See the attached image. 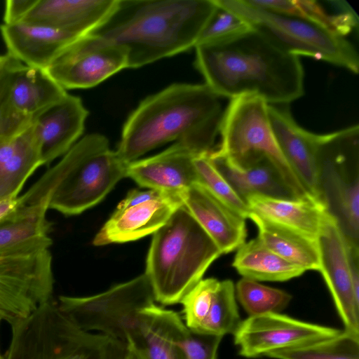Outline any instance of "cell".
<instances>
[{"label":"cell","mask_w":359,"mask_h":359,"mask_svg":"<svg viewBox=\"0 0 359 359\" xmlns=\"http://www.w3.org/2000/svg\"><path fill=\"white\" fill-rule=\"evenodd\" d=\"M116 3L117 0H36L21 22L81 36L102 25Z\"/></svg>","instance_id":"ffe728a7"},{"label":"cell","mask_w":359,"mask_h":359,"mask_svg":"<svg viewBox=\"0 0 359 359\" xmlns=\"http://www.w3.org/2000/svg\"><path fill=\"white\" fill-rule=\"evenodd\" d=\"M128 68L125 50L93 34L68 44L46 69L65 90L89 88Z\"/></svg>","instance_id":"7c38bea8"},{"label":"cell","mask_w":359,"mask_h":359,"mask_svg":"<svg viewBox=\"0 0 359 359\" xmlns=\"http://www.w3.org/2000/svg\"><path fill=\"white\" fill-rule=\"evenodd\" d=\"M182 205L180 194L166 193L132 207L116 209L95 235L93 244L126 243L154 234Z\"/></svg>","instance_id":"ac0fdd59"},{"label":"cell","mask_w":359,"mask_h":359,"mask_svg":"<svg viewBox=\"0 0 359 359\" xmlns=\"http://www.w3.org/2000/svg\"><path fill=\"white\" fill-rule=\"evenodd\" d=\"M186 328L178 313L154 304L144 311L127 345L142 359H181L177 340Z\"/></svg>","instance_id":"cb8c5ba5"},{"label":"cell","mask_w":359,"mask_h":359,"mask_svg":"<svg viewBox=\"0 0 359 359\" xmlns=\"http://www.w3.org/2000/svg\"><path fill=\"white\" fill-rule=\"evenodd\" d=\"M88 115L80 97L67 93L32 118L43 165L65 155L77 142Z\"/></svg>","instance_id":"e0dca14e"},{"label":"cell","mask_w":359,"mask_h":359,"mask_svg":"<svg viewBox=\"0 0 359 359\" xmlns=\"http://www.w3.org/2000/svg\"><path fill=\"white\" fill-rule=\"evenodd\" d=\"M236 299L233 283L219 281L209 313L197 332L222 337L233 334L241 322Z\"/></svg>","instance_id":"1f68e13d"},{"label":"cell","mask_w":359,"mask_h":359,"mask_svg":"<svg viewBox=\"0 0 359 359\" xmlns=\"http://www.w3.org/2000/svg\"><path fill=\"white\" fill-rule=\"evenodd\" d=\"M154 302L151 285L144 273L95 295L60 296L56 303L80 329L98 331L127 344L139 328L144 311Z\"/></svg>","instance_id":"30bf717a"},{"label":"cell","mask_w":359,"mask_h":359,"mask_svg":"<svg viewBox=\"0 0 359 359\" xmlns=\"http://www.w3.org/2000/svg\"><path fill=\"white\" fill-rule=\"evenodd\" d=\"M220 250L182 205L152 237L144 274L155 301L163 305L180 303L201 280Z\"/></svg>","instance_id":"5b68a950"},{"label":"cell","mask_w":359,"mask_h":359,"mask_svg":"<svg viewBox=\"0 0 359 359\" xmlns=\"http://www.w3.org/2000/svg\"><path fill=\"white\" fill-rule=\"evenodd\" d=\"M320 201L344 239L359 243V127L321 135L318 152Z\"/></svg>","instance_id":"ba28073f"},{"label":"cell","mask_w":359,"mask_h":359,"mask_svg":"<svg viewBox=\"0 0 359 359\" xmlns=\"http://www.w3.org/2000/svg\"><path fill=\"white\" fill-rule=\"evenodd\" d=\"M126 359H142V358L133 348H131L130 347H129L128 346V352H127Z\"/></svg>","instance_id":"b9f144b4"},{"label":"cell","mask_w":359,"mask_h":359,"mask_svg":"<svg viewBox=\"0 0 359 359\" xmlns=\"http://www.w3.org/2000/svg\"><path fill=\"white\" fill-rule=\"evenodd\" d=\"M295 17L311 21L331 33L344 37L358 27V18L345 1H330L331 10L316 0H294Z\"/></svg>","instance_id":"4dcf8cb0"},{"label":"cell","mask_w":359,"mask_h":359,"mask_svg":"<svg viewBox=\"0 0 359 359\" xmlns=\"http://www.w3.org/2000/svg\"><path fill=\"white\" fill-rule=\"evenodd\" d=\"M1 320H3V319L0 316V322H1ZM0 359H5V358L1 354V353H0Z\"/></svg>","instance_id":"ee69618b"},{"label":"cell","mask_w":359,"mask_h":359,"mask_svg":"<svg viewBox=\"0 0 359 359\" xmlns=\"http://www.w3.org/2000/svg\"><path fill=\"white\" fill-rule=\"evenodd\" d=\"M195 48L196 67L220 97L255 95L269 104L287 105L304 94V70L298 56L252 28L227 41Z\"/></svg>","instance_id":"6da1fadb"},{"label":"cell","mask_w":359,"mask_h":359,"mask_svg":"<svg viewBox=\"0 0 359 359\" xmlns=\"http://www.w3.org/2000/svg\"><path fill=\"white\" fill-rule=\"evenodd\" d=\"M164 192L154 189H133L130 191L126 198L117 205V210H123L129 207L138 205L142 203L158 198L163 195Z\"/></svg>","instance_id":"ab89813d"},{"label":"cell","mask_w":359,"mask_h":359,"mask_svg":"<svg viewBox=\"0 0 359 359\" xmlns=\"http://www.w3.org/2000/svg\"><path fill=\"white\" fill-rule=\"evenodd\" d=\"M67 94L45 69L19 62L11 85V97L15 109L32 118L60 101Z\"/></svg>","instance_id":"4316f807"},{"label":"cell","mask_w":359,"mask_h":359,"mask_svg":"<svg viewBox=\"0 0 359 359\" xmlns=\"http://www.w3.org/2000/svg\"><path fill=\"white\" fill-rule=\"evenodd\" d=\"M268 104L255 95L231 99L220 128L222 142L213 152L241 168L267 158L278 170L294 198H314L290 166L275 139Z\"/></svg>","instance_id":"52a82bcc"},{"label":"cell","mask_w":359,"mask_h":359,"mask_svg":"<svg viewBox=\"0 0 359 359\" xmlns=\"http://www.w3.org/2000/svg\"><path fill=\"white\" fill-rule=\"evenodd\" d=\"M54 277L49 250L0 257V316L10 325L52 299Z\"/></svg>","instance_id":"8fae6325"},{"label":"cell","mask_w":359,"mask_h":359,"mask_svg":"<svg viewBox=\"0 0 359 359\" xmlns=\"http://www.w3.org/2000/svg\"><path fill=\"white\" fill-rule=\"evenodd\" d=\"M208 154L196 156L194 160L198 182L245 219L249 218L250 210L247 203L238 196L215 168Z\"/></svg>","instance_id":"e575fe53"},{"label":"cell","mask_w":359,"mask_h":359,"mask_svg":"<svg viewBox=\"0 0 359 359\" xmlns=\"http://www.w3.org/2000/svg\"><path fill=\"white\" fill-rule=\"evenodd\" d=\"M236 297L249 316L279 313L290 303L292 296L258 281L242 278L235 286Z\"/></svg>","instance_id":"d6a6232c"},{"label":"cell","mask_w":359,"mask_h":359,"mask_svg":"<svg viewBox=\"0 0 359 359\" xmlns=\"http://www.w3.org/2000/svg\"><path fill=\"white\" fill-rule=\"evenodd\" d=\"M8 60V55H0V72L4 68L5 65L6 64Z\"/></svg>","instance_id":"7bdbcfd3"},{"label":"cell","mask_w":359,"mask_h":359,"mask_svg":"<svg viewBox=\"0 0 359 359\" xmlns=\"http://www.w3.org/2000/svg\"><path fill=\"white\" fill-rule=\"evenodd\" d=\"M19 61L8 55L0 72V143L19 135L32 123V119L20 114L14 107L11 97V85Z\"/></svg>","instance_id":"836d02e7"},{"label":"cell","mask_w":359,"mask_h":359,"mask_svg":"<svg viewBox=\"0 0 359 359\" xmlns=\"http://www.w3.org/2000/svg\"><path fill=\"white\" fill-rule=\"evenodd\" d=\"M224 110L205 83H174L142 100L126 121L116 151L126 163L168 142L197 156L210 153Z\"/></svg>","instance_id":"7a4b0ae2"},{"label":"cell","mask_w":359,"mask_h":359,"mask_svg":"<svg viewBox=\"0 0 359 359\" xmlns=\"http://www.w3.org/2000/svg\"><path fill=\"white\" fill-rule=\"evenodd\" d=\"M285 51L321 60L354 74L359 69L358 53L345 37L337 36L304 18L275 14L255 8L243 0H215Z\"/></svg>","instance_id":"9c48e42d"},{"label":"cell","mask_w":359,"mask_h":359,"mask_svg":"<svg viewBox=\"0 0 359 359\" xmlns=\"http://www.w3.org/2000/svg\"><path fill=\"white\" fill-rule=\"evenodd\" d=\"M208 157L215 168L245 202L248 197L254 195L294 198L278 170L267 158L241 168L235 166L223 156L215 154L213 151L209 153Z\"/></svg>","instance_id":"484cf974"},{"label":"cell","mask_w":359,"mask_h":359,"mask_svg":"<svg viewBox=\"0 0 359 359\" xmlns=\"http://www.w3.org/2000/svg\"><path fill=\"white\" fill-rule=\"evenodd\" d=\"M41 165L32 123L17 136L0 143V201L18 197L27 180Z\"/></svg>","instance_id":"d4e9b609"},{"label":"cell","mask_w":359,"mask_h":359,"mask_svg":"<svg viewBox=\"0 0 359 359\" xmlns=\"http://www.w3.org/2000/svg\"><path fill=\"white\" fill-rule=\"evenodd\" d=\"M183 205L216 244L222 254L245 242V219L199 182L180 194Z\"/></svg>","instance_id":"2e32d148"},{"label":"cell","mask_w":359,"mask_h":359,"mask_svg":"<svg viewBox=\"0 0 359 359\" xmlns=\"http://www.w3.org/2000/svg\"><path fill=\"white\" fill-rule=\"evenodd\" d=\"M258 229V238L271 251L307 270H320L318 239H314L250 212Z\"/></svg>","instance_id":"83f0119b"},{"label":"cell","mask_w":359,"mask_h":359,"mask_svg":"<svg viewBox=\"0 0 359 359\" xmlns=\"http://www.w3.org/2000/svg\"><path fill=\"white\" fill-rule=\"evenodd\" d=\"M266 356L276 359H359V336L344 330L332 337L277 349Z\"/></svg>","instance_id":"f546056e"},{"label":"cell","mask_w":359,"mask_h":359,"mask_svg":"<svg viewBox=\"0 0 359 359\" xmlns=\"http://www.w3.org/2000/svg\"><path fill=\"white\" fill-rule=\"evenodd\" d=\"M251 29L250 25L240 16L217 6L202 30L196 45L225 41Z\"/></svg>","instance_id":"8d00e7d4"},{"label":"cell","mask_w":359,"mask_h":359,"mask_svg":"<svg viewBox=\"0 0 359 359\" xmlns=\"http://www.w3.org/2000/svg\"><path fill=\"white\" fill-rule=\"evenodd\" d=\"M232 265L243 278L256 281H285L306 271L271 251L258 238L237 248Z\"/></svg>","instance_id":"f1b7e54d"},{"label":"cell","mask_w":359,"mask_h":359,"mask_svg":"<svg viewBox=\"0 0 359 359\" xmlns=\"http://www.w3.org/2000/svg\"><path fill=\"white\" fill-rule=\"evenodd\" d=\"M17 202L18 197L0 201V219L15 208Z\"/></svg>","instance_id":"60d3db41"},{"label":"cell","mask_w":359,"mask_h":359,"mask_svg":"<svg viewBox=\"0 0 359 359\" xmlns=\"http://www.w3.org/2000/svg\"><path fill=\"white\" fill-rule=\"evenodd\" d=\"M0 33L7 55L24 65L46 69L78 36L25 22L1 24Z\"/></svg>","instance_id":"44dd1931"},{"label":"cell","mask_w":359,"mask_h":359,"mask_svg":"<svg viewBox=\"0 0 359 359\" xmlns=\"http://www.w3.org/2000/svg\"><path fill=\"white\" fill-rule=\"evenodd\" d=\"M196 156L185 146L174 143L156 155L129 163L127 177L147 189L180 194L198 182L194 163Z\"/></svg>","instance_id":"d6986e66"},{"label":"cell","mask_w":359,"mask_h":359,"mask_svg":"<svg viewBox=\"0 0 359 359\" xmlns=\"http://www.w3.org/2000/svg\"><path fill=\"white\" fill-rule=\"evenodd\" d=\"M45 204L18 205L0 219V257L49 250L51 225Z\"/></svg>","instance_id":"603a6c76"},{"label":"cell","mask_w":359,"mask_h":359,"mask_svg":"<svg viewBox=\"0 0 359 359\" xmlns=\"http://www.w3.org/2000/svg\"><path fill=\"white\" fill-rule=\"evenodd\" d=\"M245 202L250 212L314 239L335 220L325 205L316 198L285 199L254 195L248 197Z\"/></svg>","instance_id":"7402d4cb"},{"label":"cell","mask_w":359,"mask_h":359,"mask_svg":"<svg viewBox=\"0 0 359 359\" xmlns=\"http://www.w3.org/2000/svg\"><path fill=\"white\" fill-rule=\"evenodd\" d=\"M36 0H8L5 1L4 24L21 22Z\"/></svg>","instance_id":"f35d334b"},{"label":"cell","mask_w":359,"mask_h":359,"mask_svg":"<svg viewBox=\"0 0 359 359\" xmlns=\"http://www.w3.org/2000/svg\"><path fill=\"white\" fill-rule=\"evenodd\" d=\"M219 282L213 278L202 279L181 300L184 323L189 330H200L210 309Z\"/></svg>","instance_id":"d590c367"},{"label":"cell","mask_w":359,"mask_h":359,"mask_svg":"<svg viewBox=\"0 0 359 359\" xmlns=\"http://www.w3.org/2000/svg\"><path fill=\"white\" fill-rule=\"evenodd\" d=\"M222 337L200 333L187 327L177 340L181 359H217Z\"/></svg>","instance_id":"74e56055"},{"label":"cell","mask_w":359,"mask_h":359,"mask_svg":"<svg viewBox=\"0 0 359 359\" xmlns=\"http://www.w3.org/2000/svg\"><path fill=\"white\" fill-rule=\"evenodd\" d=\"M320 270L332 294L344 331L359 336V297L356 296L344 237L336 220L318 238Z\"/></svg>","instance_id":"5bb4252c"},{"label":"cell","mask_w":359,"mask_h":359,"mask_svg":"<svg viewBox=\"0 0 359 359\" xmlns=\"http://www.w3.org/2000/svg\"><path fill=\"white\" fill-rule=\"evenodd\" d=\"M275 139L290 166L306 189L320 201L318 152L321 135L300 127L287 105L268 104Z\"/></svg>","instance_id":"9a60e30c"},{"label":"cell","mask_w":359,"mask_h":359,"mask_svg":"<svg viewBox=\"0 0 359 359\" xmlns=\"http://www.w3.org/2000/svg\"><path fill=\"white\" fill-rule=\"evenodd\" d=\"M128 164L110 149L106 137L87 135L18 196L17 205L46 204L65 215L81 214L102 201L127 177Z\"/></svg>","instance_id":"277c9868"},{"label":"cell","mask_w":359,"mask_h":359,"mask_svg":"<svg viewBox=\"0 0 359 359\" xmlns=\"http://www.w3.org/2000/svg\"><path fill=\"white\" fill-rule=\"evenodd\" d=\"M341 330L302 321L279 313L248 316L233 333L241 356L255 358L339 334Z\"/></svg>","instance_id":"4fadbf2b"},{"label":"cell","mask_w":359,"mask_h":359,"mask_svg":"<svg viewBox=\"0 0 359 359\" xmlns=\"http://www.w3.org/2000/svg\"><path fill=\"white\" fill-rule=\"evenodd\" d=\"M217 6L215 0H117L88 34L122 47L138 68L195 47Z\"/></svg>","instance_id":"3957f363"},{"label":"cell","mask_w":359,"mask_h":359,"mask_svg":"<svg viewBox=\"0 0 359 359\" xmlns=\"http://www.w3.org/2000/svg\"><path fill=\"white\" fill-rule=\"evenodd\" d=\"M5 359H126V344L78 327L50 300L12 325Z\"/></svg>","instance_id":"8992f818"}]
</instances>
